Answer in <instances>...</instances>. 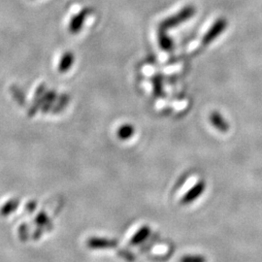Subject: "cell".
<instances>
[{"mask_svg": "<svg viewBox=\"0 0 262 262\" xmlns=\"http://www.w3.org/2000/svg\"><path fill=\"white\" fill-rule=\"evenodd\" d=\"M118 245L117 240L107 239V238H99V237H92L88 239L86 246L90 249L94 250H101V249H112Z\"/></svg>", "mask_w": 262, "mask_h": 262, "instance_id": "cell-2", "label": "cell"}, {"mask_svg": "<svg viewBox=\"0 0 262 262\" xmlns=\"http://www.w3.org/2000/svg\"><path fill=\"white\" fill-rule=\"evenodd\" d=\"M212 123H213L214 126L217 127V129H219L221 132H226L228 130V125L218 114H215V115L212 117Z\"/></svg>", "mask_w": 262, "mask_h": 262, "instance_id": "cell-8", "label": "cell"}, {"mask_svg": "<svg viewBox=\"0 0 262 262\" xmlns=\"http://www.w3.org/2000/svg\"><path fill=\"white\" fill-rule=\"evenodd\" d=\"M54 99H55V93L53 91L45 94L43 98L42 107H41L44 113H47L51 109V107L54 102Z\"/></svg>", "mask_w": 262, "mask_h": 262, "instance_id": "cell-6", "label": "cell"}, {"mask_svg": "<svg viewBox=\"0 0 262 262\" xmlns=\"http://www.w3.org/2000/svg\"><path fill=\"white\" fill-rule=\"evenodd\" d=\"M46 92V85L42 84H40L34 95V98H33V102H32V106L28 110V115L32 117L37 113V111L42 107L43 98Z\"/></svg>", "mask_w": 262, "mask_h": 262, "instance_id": "cell-3", "label": "cell"}, {"mask_svg": "<svg viewBox=\"0 0 262 262\" xmlns=\"http://www.w3.org/2000/svg\"><path fill=\"white\" fill-rule=\"evenodd\" d=\"M134 133V129L131 126H122L119 131H118V137L122 140H126V139H129L130 137L133 135Z\"/></svg>", "mask_w": 262, "mask_h": 262, "instance_id": "cell-9", "label": "cell"}, {"mask_svg": "<svg viewBox=\"0 0 262 262\" xmlns=\"http://www.w3.org/2000/svg\"><path fill=\"white\" fill-rule=\"evenodd\" d=\"M19 203H20V200L17 199V198H14V199L9 200L7 201L0 209V215L1 216H4V217H7L11 215L13 212H15L18 206H19Z\"/></svg>", "mask_w": 262, "mask_h": 262, "instance_id": "cell-5", "label": "cell"}, {"mask_svg": "<svg viewBox=\"0 0 262 262\" xmlns=\"http://www.w3.org/2000/svg\"><path fill=\"white\" fill-rule=\"evenodd\" d=\"M205 188H206L205 182L200 180L183 196V198L181 200V204L189 205L190 203L194 202L203 194Z\"/></svg>", "mask_w": 262, "mask_h": 262, "instance_id": "cell-1", "label": "cell"}, {"mask_svg": "<svg viewBox=\"0 0 262 262\" xmlns=\"http://www.w3.org/2000/svg\"><path fill=\"white\" fill-rule=\"evenodd\" d=\"M150 234H151V228L148 225H144L133 235V237L130 240V244L132 246H137L145 241L150 236Z\"/></svg>", "mask_w": 262, "mask_h": 262, "instance_id": "cell-4", "label": "cell"}, {"mask_svg": "<svg viewBox=\"0 0 262 262\" xmlns=\"http://www.w3.org/2000/svg\"><path fill=\"white\" fill-rule=\"evenodd\" d=\"M36 223L38 224V225H40V226H45L47 223H49L50 221H49V218H48V216L42 212V213H40L37 217H36Z\"/></svg>", "mask_w": 262, "mask_h": 262, "instance_id": "cell-12", "label": "cell"}, {"mask_svg": "<svg viewBox=\"0 0 262 262\" xmlns=\"http://www.w3.org/2000/svg\"><path fill=\"white\" fill-rule=\"evenodd\" d=\"M11 93L19 104H21V106L24 104V95L21 89H19L16 85H13V86H11Z\"/></svg>", "mask_w": 262, "mask_h": 262, "instance_id": "cell-10", "label": "cell"}, {"mask_svg": "<svg viewBox=\"0 0 262 262\" xmlns=\"http://www.w3.org/2000/svg\"><path fill=\"white\" fill-rule=\"evenodd\" d=\"M179 262H207V260L202 255L193 254V255H185L181 257Z\"/></svg>", "mask_w": 262, "mask_h": 262, "instance_id": "cell-11", "label": "cell"}, {"mask_svg": "<svg viewBox=\"0 0 262 262\" xmlns=\"http://www.w3.org/2000/svg\"><path fill=\"white\" fill-rule=\"evenodd\" d=\"M72 62H73V56H72V54H71L70 52H66V53L63 55V59L61 60L60 66H59L60 71H61V72L67 71V70L70 68V66H71V64H72Z\"/></svg>", "mask_w": 262, "mask_h": 262, "instance_id": "cell-7", "label": "cell"}]
</instances>
